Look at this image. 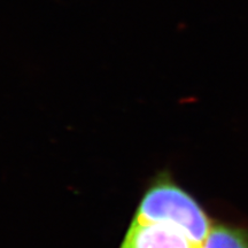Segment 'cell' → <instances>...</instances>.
<instances>
[{
	"label": "cell",
	"mask_w": 248,
	"mask_h": 248,
	"mask_svg": "<svg viewBox=\"0 0 248 248\" xmlns=\"http://www.w3.org/2000/svg\"><path fill=\"white\" fill-rule=\"evenodd\" d=\"M136 216L146 219H169L184 226L201 243L212 231L202 208L179 186L163 179L145 193Z\"/></svg>",
	"instance_id": "6da1fadb"
},
{
	"label": "cell",
	"mask_w": 248,
	"mask_h": 248,
	"mask_svg": "<svg viewBox=\"0 0 248 248\" xmlns=\"http://www.w3.org/2000/svg\"><path fill=\"white\" fill-rule=\"evenodd\" d=\"M202 248H248V230L228 225H215Z\"/></svg>",
	"instance_id": "3957f363"
},
{
	"label": "cell",
	"mask_w": 248,
	"mask_h": 248,
	"mask_svg": "<svg viewBox=\"0 0 248 248\" xmlns=\"http://www.w3.org/2000/svg\"><path fill=\"white\" fill-rule=\"evenodd\" d=\"M203 244L178 223L136 216L121 248H202Z\"/></svg>",
	"instance_id": "7a4b0ae2"
}]
</instances>
